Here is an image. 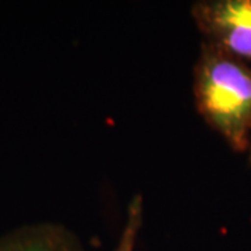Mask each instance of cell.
Masks as SVG:
<instances>
[{
  "label": "cell",
  "instance_id": "3957f363",
  "mask_svg": "<svg viewBox=\"0 0 251 251\" xmlns=\"http://www.w3.org/2000/svg\"><path fill=\"white\" fill-rule=\"evenodd\" d=\"M0 251H84V247L62 225L34 224L1 234Z\"/></svg>",
  "mask_w": 251,
  "mask_h": 251
},
{
  "label": "cell",
  "instance_id": "277c9868",
  "mask_svg": "<svg viewBox=\"0 0 251 251\" xmlns=\"http://www.w3.org/2000/svg\"><path fill=\"white\" fill-rule=\"evenodd\" d=\"M144 218V202L143 197L137 194L131 198L127 214H126V222L123 230L120 234V239L117 242L116 247L113 251H134L137 237L140 233V229L143 226Z\"/></svg>",
  "mask_w": 251,
  "mask_h": 251
},
{
  "label": "cell",
  "instance_id": "6da1fadb",
  "mask_svg": "<svg viewBox=\"0 0 251 251\" xmlns=\"http://www.w3.org/2000/svg\"><path fill=\"white\" fill-rule=\"evenodd\" d=\"M198 115L234 152H247L251 137V66L201 42L193 70Z\"/></svg>",
  "mask_w": 251,
  "mask_h": 251
},
{
  "label": "cell",
  "instance_id": "7a4b0ae2",
  "mask_svg": "<svg viewBox=\"0 0 251 251\" xmlns=\"http://www.w3.org/2000/svg\"><path fill=\"white\" fill-rule=\"evenodd\" d=\"M190 13L202 42L251 66V0H200Z\"/></svg>",
  "mask_w": 251,
  "mask_h": 251
},
{
  "label": "cell",
  "instance_id": "5b68a950",
  "mask_svg": "<svg viewBox=\"0 0 251 251\" xmlns=\"http://www.w3.org/2000/svg\"><path fill=\"white\" fill-rule=\"evenodd\" d=\"M249 161H250V165H251V137H250V147H249Z\"/></svg>",
  "mask_w": 251,
  "mask_h": 251
}]
</instances>
